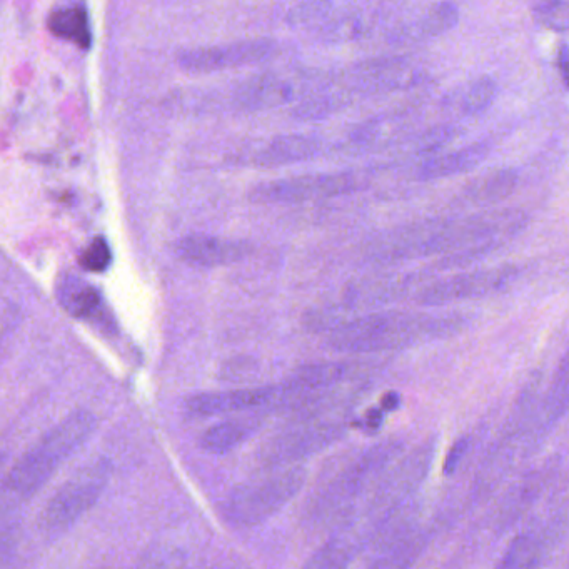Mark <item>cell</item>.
Segmentation results:
<instances>
[{
	"label": "cell",
	"instance_id": "30bf717a",
	"mask_svg": "<svg viewBox=\"0 0 569 569\" xmlns=\"http://www.w3.org/2000/svg\"><path fill=\"white\" fill-rule=\"evenodd\" d=\"M488 144H476L458 152H451L448 156L438 157L433 161L426 162L421 167L423 179H438V177L454 176L459 172L469 171L478 166L484 157L488 156Z\"/></svg>",
	"mask_w": 569,
	"mask_h": 569
},
{
	"label": "cell",
	"instance_id": "4fadbf2b",
	"mask_svg": "<svg viewBox=\"0 0 569 569\" xmlns=\"http://www.w3.org/2000/svg\"><path fill=\"white\" fill-rule=\"evenodd\" d=\"M61 301L67 313L76 318H87L101 306V294L87 282L67 279L61 288Z\"/></svg>",
	"mask_w": 569,
	"mask_h": 569
},
{
	"label": "cell",
	"instance_id": "cb8c5ba5",
	"mask_svg": "<svg viewBox=\"0 0 569 569\" xmlns=\"http://www.w3.org/2000/svg\"><path fill=\"white\" fill-rule=\"evenodd\" d=\"M398 403V394H389L388 398L384 399V408L393 409Z\"/></svg>",
	"mask_w": 569,
	"mask_h": 569
},
{
	"label": "cell",
	"instance_id": "9c48e42d",
	"mask_svg": "<svg viewBox=\"0 0 569 569\" xmlns=\"http://www.w3.org/2000/svg\"><path fill=\"white\" fill-rule=\"evenodd\" d=\"M249 247L242 242L227 241L214 236L194 234L187 236L177 244V254L196 266L214 267L232 264L246 256Z\"/></svg>",
	"mask_w": 569,
	"mask_h": 569
},
{
	"label": "cell",
	"instance_id": "2e32d148",
	"mask_svg": "<svg viewBox=\"0 0 569 569\" xmlns=\"http://www.w3.org/2000/svg\"><path fill=\"white\" fill-rule=\"evenodd\" d=\"M569 408V353L561 359L544 403L546 421L553 423Z\"/></svg>",
	"mask_w": 569,
	"mask_h": 569
},
{
	"label": "cell",
	"instance_id": "9a60e30c",
	"mask_svg": "<svg viewBox=\"0 0 569 569\" xmlns=\"http://www.w3.org/2000/svg\"><path fill=\"white\" fill-rule=\"evenodd\" d=\"M516 186V174L513 171H499L481 177L469 187V197L478 202H494L508 197Z\"/></svg>",
	"mask_w": 569,
	"mask_h": 569
},
{
	"label": "cell",
	"instance_id": "ac0fdd59",
	"mask_svg": "<svg viewBox=\"0 0 569 569\" xmlns=\"http://www.w3.org/2000/svg\"><path fill=\"white\" fill-rule=\"evenodd\" d=\"M539 564V546L529 536L514 539L501 561V568H534Z\"/></svg>",
	"mask_w": 569,
	"mask_h": 569
},
{
	"label": "cell",
	"instance_id": "603a6c76",
	"mask_svg": "<svg viewBox=\"0 0 569 569\" xmlns=\"http://www.w3.org/2000/svg\"><path fill=\"white\" fill-rule=\"evenodd\" d=\"M558 67L564 84L569 87V47L561 46L558 52Z\"/></svg>",
	"mask_w": 569,
	"mask_h": 569
},
{
	"label": "cell",
	"instance_id": "5b68a950",
	"mask_svg": "<svg viewBox=\"0 0 569 569\" xmlns=\"http://www.w3.org/2000/svg\"><path fill=\"white\" fill-rule=\"evenodd\" d=\"M518 267L498 266L489 269H476L473 272L456 274L439 279L421 289L419 304L424 306H443V304L463 303L476 299L489 298L511 288L519 279Z\"/></svg>",
	"mask_w": 569,
	"mask_h": 569
},
{
	"label": "cell",
	"instance_id": "7a4b0ae2",
	"mask_svg": "<svg viewBox=\"0 0 569 569\" xmlns=\"http://www.w3.org/2000/svg\"><path fill=\"white\" fill-rule=\"evenodd\" d=\"M97 419L89 411H76L32 444L6 479V489L19 498L36 494L52 474L91 438Z\"/></svg>",
	"mask_w": 569,
	"mask_h": 569
},
{
	"label": "cell",
	"instance_id": "277c9868",
	"mask_svg": "<svg viewBox=\"0 0 569 569\" xmlns=\"http://www.w3.org/2000/svg\"><path fill=\"white\" fill-rule=\"evenodd\" d=\"M109 474L111 464L106 459H96L79 469L46 504L41 513L42 531L62 533L77 523L97 503L109 481Z\"/></svg>",
	"mask_w": 569,
	"mask_h": 569
},
{
	"label": "cell",
	"instance_id": "ba28073f",
	"mask_svg": "<svg viewBox=\"0 0 569 569\" xmlns=\"http://www.w3.org/2000/svg\"><path fill=\"white\" fill-rule=\"evenodd\" d=\"M348 179L339 176H308L272 182L256 191V199L261 202H296L313 197L328 196L344 191Z\"/></svg>",
	"mask_w": 569,
	"mask_h": 569
},
{
	"label": "cell",
	"instance_id": "7402d4cb",
	"mask_svg": "<svg viewBox=\"0 0 569 569\" xmlns=\"http://www.w3.org/2000/svg\"><path fill=\"white\" fill-rule=\"evenodd\" d=\"M466 448H468V441H458V443L454 444L451 451H449L448 459H446V473H453L454 468L458 466V463H461V459H463L464 453H466Z\"/></svg>",
	"mask_w": 569,
	"mask_h": 569
},
{
	"label": "cell",
	"instance_id": "ffe728a7",
	"mask_svg": "<svg viewBox=\"0 0 569 569\" xmlns=\"http://www.w3.org/2000/svg\"><path fill=\"white\" fill-rule=\"evenodd\" d=\"M112 252L104 237H96L91 244L84 249L81 256V264L86 271L104 272L111 266Z\"/></svg>",
	"mask_w": 569,
	"mask_h": 569
},
{
	"label": "cell",
	"instance_id": "d6986e66",
	"mask_svg": "<svg viewBox=\"0 0 569 569\" xmlns=\"http://www.w3.org/2000/svg\"><path fill=\"white\" fill-rule=\"evenodd\" d=\"M498 94L496 82L491 77H481L473 82L466 94H464L463 107L468 114H481L486 111Z\"/></svg>",
	"mask_w": 569,
	"mask_h": 569
},
{
	"label": "cell",
	"instance_id": "e0dca14e",
	"mask_svg": "<svg viewBox=\"0 0 569 569\" xmlns=\"http://www.w3.org/2000/svg\"><path fill=\"white\" fill-rule=\"evenodd\" d=\"M533 14L551 31H569V0H533Z\"/></svg>",
	"mask_w": 569,
	"mask_h": 569
},
{
	"label": "cell",
	"instance_id": "44dd1931",
	"mask_svg": "<svg viewBox=\"0 0 569 569\" xmlns=\"http://www.w3.org/2000/svg\"><path fill=\"white\" fill-rule=\"evenodd\" d=\"M458 19V11L448 2H443L433 7L428 16L424 17L423 31L428 32L429 36H438L456 26Z\"/></svg>",
	"mask_w": 569,
	"mask_h": 569
},
{
	"label": "cell",
	"instance_id": "6da1fadb",
	"mask_svg": "<svg viewBox=\"0 0 569 569\" xmlns=\"http://www.w3.org/2000/svg\"><path fill=\"white\" fill-rule=\"evenodd\" d=\"M453 328L449 319L426 318L423 314H369L336 329L329 346L338 353H383L439 338Z\"/></svg>",
	"mask_w": 569,
	"mask_h": 569
},
{
	"label": "cell",
	"instance_id": "7c38bea8",
	"mask_svg": "<svg viewBox=\"0 0 569 569\" xmlns=\"http://www.w3.org/2000/svg\"><path fill=\"white\" fill-rule=\"evenodd\" d=\"M52 34L61 39L74 42L77 46L89 47L92 41L91 26L86 12L79 7H64L52 12L49 19Z\"/></svg>",
	"mask_w": 569,
	"mask_h": 569
},
{
	"label": "cell",
	"instance_id": "8fae6325",
	"mask_svg": "<svg viewBox=\"0 0 569 569\" xmlns=\"http://www.w3.org/2000/svg\"><path fill=\"white\" fill-rule=\"evenodd\" d=\"M254 431V424L246 419H231L224 423L216 424L212 428L207 429L202 434V448L212 454L227 453L237 448L239 444L244 443L249 434Z\"/></svg>",
	"mask_w": 569,
	"mask_h": 569
},
{
	"label": "cell",
	"instance_id": "8992f818",
	"mask_svg": "<svg viewBox=\"0 0 569 569\" xmlns=\"http://www.w3.org/2000/svg\"><path fill=\"white\" fill-rule=\"evenodd\" d=\"M272 46L266 41H247L229 46L206 47L189 51L181 56V66L191 72H216L231 67L261 62L271 54Z\"/></svg>",
	"mask_w": 569,
	"mask_h": 569
},
{
	"label": "cell",
	"instance_id": "5bb4252c",
	"mask_svg": "<svg viewBox=\"0 0 569 569\" xmlns=\"http://www.w3.org/2000/svg\"><path fill=\"white\" fill-rule=\"evenodd\" d=\"M344 366L339 363H319L299 369L288 383V388L293 391H316L331 384L338 383L343 379Z\"/></svg>",
	"mask_w": 569,
	"mask_h": 569
},
{
	"label": "cell",
	"instance_id": "52a82bcc",
	"mask_svg": "<svg viewBox=\"0 0 569 569\" xmlns=\"http://www.w3.org/2000/svg\"><path fill=\"white\" fill-rule=\"evenodd\" d=\"M274 396H276L274 388L232 389V391H221V393H202L189 399L186 409L187 413L201 416V418L224 416V414L261 408Z\"/></svg>",
	"mask_w": 569,
	"mask_h": 569
},
{
	"label": "cell",
	"instance_id": "3957f363",
	"mask_svg": "<svg viewBox=\"0 0 569 569\" xmlns=\"http://www.w3.org/2000/svg\"><path fill=\"white\" fill-rule=\"evenodd\" d=\"M304 481L306 471L294 468L244 484L229 496L227 518L242 528L264 523L301 491Z\"/></svg>",
	"mask_w": 569,
	"mask_h": 569
}]
</instances>
